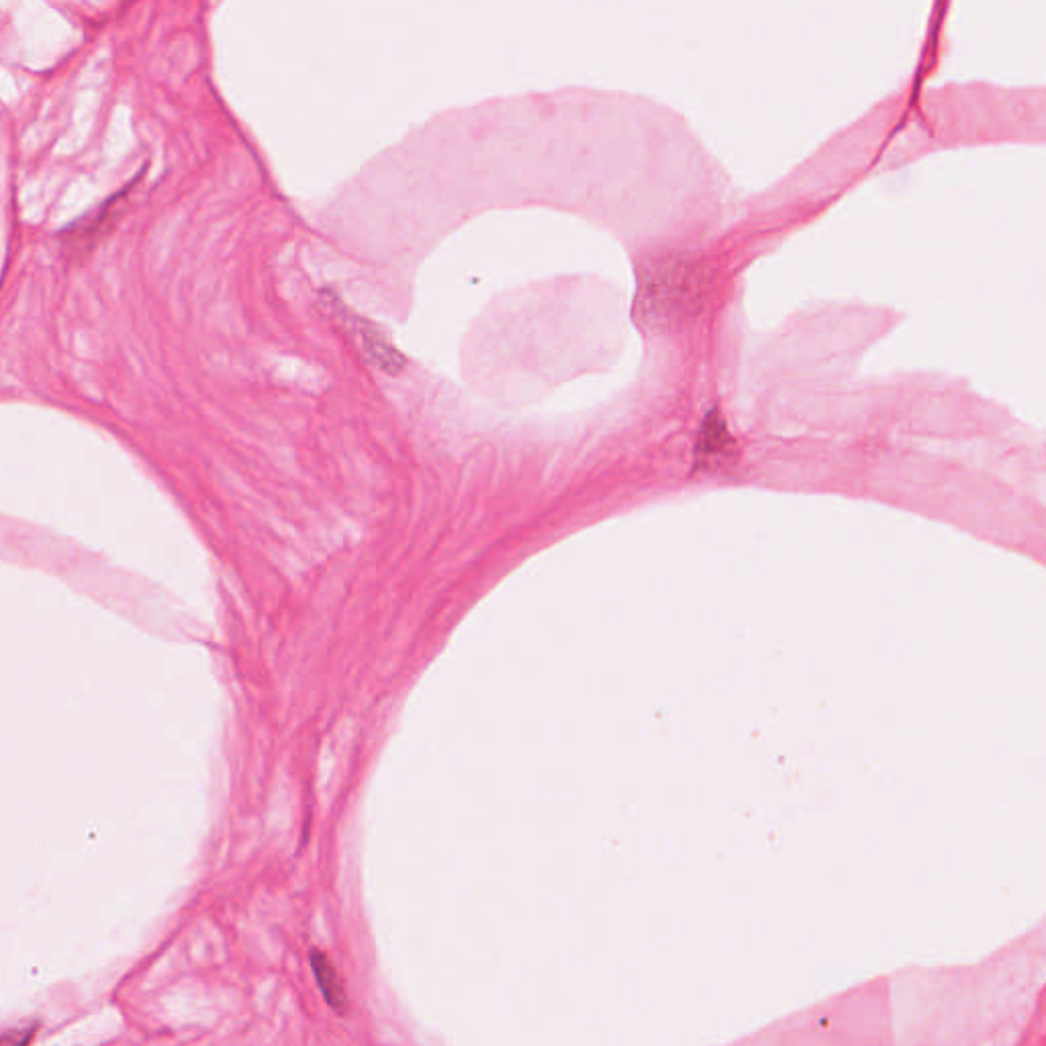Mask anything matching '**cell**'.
Wrapping results in <instances>:
<instances>
[{
  "label": "cell",
  "instance_id": "obj_2",
  "mask_svg": "<svg viewBox=\"0 0 1046 1046\" xmlns=\"http://www.w3.org/2000/svg\"><path fill=\"white\" fill-rule=\"evenodd\" d=\"M309 963H311V970L315 975V981H318L323 1000L327 1001V1005L332 1010L344 1014L348 1010V993H346V986H344L340 973L335 969L334 963L318 949L311 951Z\"/></svg>",
  "mask_w": 1046,
  "mask_h": 1046
},
{
  "label": "cell",
  "instance_id": "obj_3",
  "mask_svg": "<svg viewBox=\"0 0 1046 1046\" xmlns=\"http://www.w3.org/2000/svg\"><path fill=\"white\" fill-rule=\"evenodd\" d=\"M33 1034H35L33 1024L9 1028L4 1034H0V1046H30Z\"/></svg>",
  "mask_w": 1046,
  "mask_h": 1046
},
{
  "label": "cell",
  "instance_id": "obj_1",
  "mask_svg": "<svg viewBox=\"0 0 1046 1046\" xmlns=\"http://www.w3.org/2000/svg\"><path fill=\"white\" fill-rule=\"evenodd\" d=\"M705 292L699 262L679 256L648 260L640 273L637 309L648 321H673L696 311Z\"/></svg>",
  "mask_w": 1046,
  "mask_h": 1046
}]
</instances>
